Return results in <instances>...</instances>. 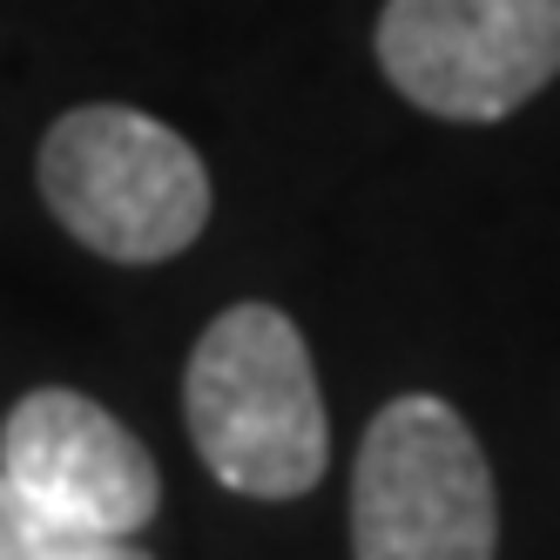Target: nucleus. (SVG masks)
Wrapping results in <instances>:
<instances>
[{
	"instance_id": "1",
	"label": "nucleus",
	"mask_w": 560,
	"mask_h": 560,
	"mask_svg": "<svg viewBox=\"0 0 560 560\" xmlns=\"http://www.w3.org/2000/svg\"><path fill=\"white\" fill-rule=\"evenodd\" d=\"M183 412L203 466L244 500H304L331 459L311 345L277 304H230L196 338Z\"/></svg>"
},
{
	"instance_id": "2",
	"label": "nucleus",
	"mask_w": 560,
	"mask_h": 560,
	"mask_svg": "<svg viewBox=\"0 0 560 560\" xmlns=\"http://www.w3.org/2000/svg\"><path fill=\"white\" fill-rule=\"evenodd\" d=\"M42 203L108 264H163L210 223V170L170 122L122 102L68 108L42 136Z\"/></svg>"
},
{
	"instance_id": "3",
	"label": "nucleus",
	"mask_w": 560,
	"mask_h": 560,
	"mask_svg": "<svg viewBox=\"0 0 560 560\" xmlns=\"http://www.w3.org/2000/svg\"><path fill=\"white\" fill-rule=\"evenodd\" d=\"M500 493L472 425L432 392H406L372 419L351 466L358 560H493Z\"/></svg>"
},
{
	"instance_id": "4",
	"label": "nucleus",
	"mask_w": 560,
	"mask_h": 560,
	"mask_svg": "<svg viewBox=\"0 0 560 560\" xmlns=\"http://www.w3.org/2000/svg\"><path fill=\"white\" fill-rule=\"evenodd\" d=\"M385 82L446 122H500L560 74V0H385Z\"/></svg>"
},
{
	"instance_id": "5",
	"label": "nucleus",
	"mask_w": 560,
	"mask_h": 560,
	"mask_svg": "<svg viewBox=\"0 0 560 560\" xmlns=\"http://www.w3.org/2000/svg\"><path fill=\"white\" fill-rule=\"evenodd\" d=\"M0 472L95 540H136L163 506L149 446L89 392L42 385L0 425Z\"/></svg>"
},
{
	"instance_id": "6",
	"label": "nucleus",
	"mask_w": 560,
	"mask_h": 560,
	"mask_svg": "<svg viewBox=\"0 0 560 560\" xmlns=\"http://www.w3.org/2000/svg\"><path fill=\"white\" fill-rule=\"evenodd\" d=\"M102 540L42 506L21 479L0 472V560H89Z\"/></svg>"
},
{
	"instance_id": "7",
	"label": "nucleus",
	"mask_w": 560,
	"mask_h": 560,
	"mask_svg": "<svg viewBox=\"0 0 560 560\" xmlns=\"http://www.w3.org/2000/svg\"><path fill=\"white\" fill-rule=\"evenodd\" d=\"M89 560H155V553H142L136 540H102V547H95Z\"/></svg>"
}]
</instances>
